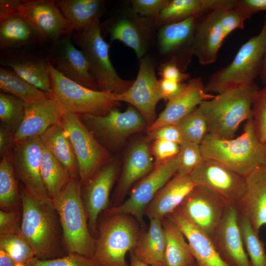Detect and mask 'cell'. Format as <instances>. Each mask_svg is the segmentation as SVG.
Returning a JSON list of instances; mask_svg holds the SVG:
<instances>
[{
	"label": "cell",
	"instance_id": "40",
	"mask_svg": "<svg viewBox=\"0 0 266 266\" xmlns=\"http://www.w3.org/2000/svg\"><path fill=\"white\" fill-rule=\"evenodd\" d=\"M26 103L6 93H0V125L14 135L25 115Z\"/></svg>",
	"mask_w": 266,
	"mask_h": 266
},
{
	"label": "cell",
	"instance_id": "53",
	"mask_svg": "<svg viewBox=\"0 0 266 266\" xmlns=\"http://www.w3.org/2000/svg\"><path fill=\"white\" fill-rule=\"evenodd\" d=\"M235 6L248 19L259 12H266V0H238Z\"/></svg>",
	"mask_w": 266,
	"mask_h": 266
},
{
	"label": "cell",
	"instance_id": "25",
	"mask_svg": "<svg viewBox=\"0 0 266 266\" xmlns=\"http://www.w3.org/2000/svg\"><path fill=\"white\" fill-rule=\"evenodd\" d=\"M166 217L181 230L199 266H229L220 257L212 239L179 208Z\"/></svg>",
	"mask_w": 266,
	"mask_h": 266
},
{
	"label": "cell",
	"instance_id": "41",
	"mask_svg": "<svg viewBox=\"0 0 266 266\" xmlns=\"http://www.w3.org/2000/svg\"><path fill=\"white\" fill-rule=\"evenodd\" d=\"M0 249L7 253L17 266H27L35 257L33 250L20 232L0 235Z\"/></svg>",
	"mask_w": 266,
	"mask_h": 266
},
{
	"label": "cell",
	"instance_id": "15",
	"mask_svg": "<svg viewBox=\"0 0 266 266\" xmlns=\"http://www.w3.org/2000/svg\"><path fill=\"white\" fill-rule=\"evenodd\" d=\"M154 65L148 58L140 59L138 73L125 92L117 94V100L124 101L134 107L145 119L148 127L156 120L157 103L162 99Z\"/></svg>",
	"mask_w": 266,
	"mask_h": 266
},
{
	"label": "cell",
	"instance_id": "30",
	"mask_svg": "<svg viewBox=\"0 0 266 266\" xmlns=\"http://www.w3.org/2000/svg\"><path fill=\"white\" fill-rule=\"evenodd\" d=\"M41 43L30 24L19 13L0 21V49H19Z\"/></svg>",
	"mask_w": 266,
	"mask_h": 266
},
{
	"label": "cell",
	"instance_id": "35",
	"mask_svg": "<svg viewBox=\"0 0 266 266\" xmlns=\"http://www.w3.org/2000/svg\"><path fill=\"white\" fill-rule=\"evenodd\" d=\"M227 0H171L161 10L155 22L164 25L192 16H200Z\"/></svg>",
	"mask_w": 266,
	"mask_h": 266
},
{
	"label": "cell",
	"instance_id": "17",
	"mask_svg": "<svg viewBox=\"0 0 266 266\" xmlns=\"http://www.w3.org/2000/svg\"><path fill=\"white\" fill-rule=\"evenodd\" d=\"M46 58L53 66L67 79L86 88L100 90L86 56L80 49L76 48L69 35L52 43Z\"/></svg>",
	"mask_w": 266,
	"mask_h": 266
},
{
	"label": "cell",
	"instance_id": "8",
	"mask_svg": "<svg viewBox=\"0 0 266 266\" xmlns=\"http://www.w3.org/2000/svg\"><path fill=\"white\" fill-rule=\"evenodd\" d=\"M49 63L53 97L68 111L79 116L103 115L120 106L117 94L79 85L62 75Z\"/></svg>",
	"mask_w": 266,
	"mask_h": 266
},
{
	"label": "cell",
	"instance_id": "51",
	"mask_svg": "<svg viewBox=\"0 0 266 266\" xmlns=\"http://www.w3.org/2000/svg\"><path fill=\"white\" fill-rule=\"evenodd\" d=\"M159 74L162 78L183 83L190 77V74L185 73L174 61H169L160 66Z\"/></svg>",
	"mask_w": 266,
	"mask_h": 266
},
{
	"label": "cell",
	"instance_id": "31",
	"mask_svg": "<svg viewBox=\"0 0 266 266\" xmlns=\"http://www.w3.org/2000/svg\"><path fill=\"white\" fill-rule=\"evenodd\" d=\"M39 137L43 144L68 170L71 178L79 179L76 157L61 122L49 128Z\"/></svg>",
	"mask_w": 266,
	"mask_h": 266
},
{
	"label": "cell",
	"instance_id": "50",
	"mask_svg": "<svg viewBox=\"0 0 266 266\" xmlns=\"http://www.w3.org/2000/svg\"><path fill=\"white\" fill-rule=\"evenodd\" d=\"M180 145L171 141L157 140L154 141L152 154L156 158V162L166 161L176 157L179 153Z\"/></svg>",
	"mask_w": 266,
	"mask_h": 266
},
{
	"label": "cell",
	"instance_id": "38",
	"mask_svg": "<svg viewBox=\"0 0 266 266\" xmlns=\"http://www.w3.org/2000/svg\"><path fill=\"white\" fill-rule=\"evenodd\" d=\"M0 92L11 95L23 101L25 103L44 98H53L46 93L31 85L8 68H0Z\"/></svg>",
	"mask_w": 266,
	"mask_h": 266
},
{
	"label": "cell",
	"instance_id": "55",
	"mask_svg": "<svg viewBox=\"0 0 266 266\" xmlns=\"http://www.w3.org/2000/svg\"><path fill=\"white\" fill-rule=\"evenodd\" d=\"M22 0H0V21L17 13Z\"/></svg>",
	"mask_w": 266,
	"mask_h": 266
},
{
	"label": "cell",
	"instance_id": "5",
	"mask_svg": "<svg viewBox=\"0 0 266 266\" xmlns=\"http://www.w3.org/2000/svg\"><path fill=\"white\" fill-rule=\"evenodd\" d=\"M102 214L97 223L93 259L99 266H129L126 255L134 248L141 233L137 221L131 215L106 210Z\"/></svg>",
	"mask_w": 266,
	"mask_h": 266
},
{
	"label": "cell",
	"instance_id": "33",
	"mask_svg": "<svg viewBox=\"0 0 266 266\" xmlns=\"http://www.w3.org/2000/svg\"><path fill=\"white\" fill-rule=\"evenodd\" d=\"M56 3L73 32L100 19L104 1L100 0H58Z\"/></svg>",
	"mask_w": 266,
	"mask_h": 266
},
{
	"label": "cell",
	"instance_id": "16",
	"mask_svg": "<svg viewBox=\"0 0 266 266\" xmlns=\"http://www.w3.org/2000/svg\"><path fill=\"white\" fill-rule=\"evenodd\" d=\"M227 203L211 190L196 186L178 208L212 239L222 220Z\"/></svg>",
	"mask_w": 266,
	"mask_h": 266
},
{
	"label": "cell",
	"instance_id": "48",
	"mask_svg": "<svg viewBox=\"0 0 266 266\" xmlns=\"http://www.w3.org/2000/svg\"><path fill=\"white\" fill-rule=\"evenodd\" d=\"M147 140H162L171 141L180 144L184 138L176 125H167L146 132Z\"/></svg>",
	"mask_w": 266,
	"mask_h": 266
},
{
	"label": "cell",
	"instance_id": "12",
	"mask_svg": "<svg viewBox=\"0 0 266 266\" xmlns=\"http://www.w3.org/2000/svg\"><path fill=\"white\" fill-rule=\"evenodd\" d=\"M189 175L196 186L211 190L228 203L237 206L245 192V177L215 160L204 159Z\"/></svg>",
	"mask_w": 266,
	"mask_h": 266
},
{
	"label": "cell",
	"instance_id": "59",
	"mask_svg": "<svg viewBox=\"0 0 266 266\" xmlns=\"http://www.w3.org/2000/svg\"><path fill=\"white\" fill-rule=\"evenodd\" d=\"M191 266H199L198 265V264L196 262L195 264H194L193 265H192Z\"/></svg>",
	"mask_w": 266,
	"mask_h": 266
},
{
	"label": "cell",
	"instance_id": "21",
	"mask_svg": "<svg viewBox=\"0 0 266 266\" xmlns=\"http://www.w3.org/2000/svg\"><path fill=\"white\" fill-rule=\"evenodd\" d=\"M199 17L192 16L163 25L159 33L160 51L170 55V61L175 62L183 71L193 56V41Z\"/></svg>",
	"mask_w": 266,
	"mask_h": 266
},
{
	"label": "cell",
	"instance_id": "14",
	"mask_svg": "<svg viewBox=\"0 0 266 266\" xmlns=\"http://www.w3.org/2000/svg\"><path fill=\"white\" fill-rule=\"evenodd\" d=\"M18 13L32 27L41 42L52 43L72 33L53 0H22Z\"/></svg>",
	"mask_w": 266,
	"mask_h": 266
},
{
	"label": "cell",
	"instance_id": "24",
	"mask_svg": "<svg viewBox=\"0 0 266 266\" xmlns=\"http://www.w3.org/2000/svg\"><path fill=\"white\" fill-rule=\"evenodd\" d=\"M215 96L204 90L202 79L200 77L191 79L185 90L168 102L155 122L146 129L148 132L167 125H175L179 121L198 107L206 100Z\"/></svg>",
	"mask_w": 266,
	"mask_h": 266
},
{
	"label": "cell",
	"instance_id": "43",
	"mask_svg": "<svg viewBox=\"0 0 266 266\" xmlns=\"http://www.w3.org/2000/svg\"><path fill=\"white\" fill-rule=\"evenodd\" d=\"M179 145V164L175 175H188L202 162L204 158L200 145L184 139Z\"/></svg>",
	"mask_w": 266,
	"mask_h": 266
},
{
	"label": "cell",
	"instance_id": "52",
	"mask_svg": "<svg viewBox=\"0 0 266 266\" xmlns=\"http://www.w3.org/2000/svg\"><path fill=\"white\" fill-rule=\"evenodd\" d=\"M187 83L161 78L158 81L159 89L162 99L168 101L181 93L186 88Z\"/></svg>",
	"mask_w": 266,
	"mask_h": 266
},
{
	"label": "cell",
	"instance_id": "3",
	"mask_svg": "<svg viewBox=\"0 0 266 266\" xmlns=\"http://www.w3.org/2000/svg\"><path fill=\"white\" fill-rule=\"evenodd\" d=\"M259 89L254 82L202 101L199 107L206 119L208 133L218 138H233L240 125L253 119L252 105Z\"/></svg>",
	"mask_w": 266,
	"mask_h": 266
},
{
	"label": "cell",
	"instance_id": "20",
	"mask_svg": "<svg viewBox=\"0 0 266 266\" xmlns=\"http://www.w3.org/2000/svg\"><path fill=\"white\" fill-rule=\"evenodd\" d=\"M237 206L227 203L212 240L222 259L229 266H252L239 230Z\"/></svg>",
	"mask_w": 266,
	"mask_h": 266
},
{
	"label": "cell",
	"instance_id": "19",
	"mask_svg": "<svg viewBox=\"0 0 266 266\" xmlns=\"http://www.w3.org/2000/svg\"><path fill=\"white\" fill-rule=\"evenodd\" d=\"M238 0H227L223 4L199 17L194 34L192 50L199 62L203 65L214 63L225 39L221 30L222 15L227 8L234 6Z\"/></svg>",
	"mask_w": 266,
	"mask_h": 266
},
{
	"label": "cell",
	"instance_id": "28",
	"mask_svg": "<svg viewBox=\"0 0 266 266\" xmlns=\"http://www.w3.org/2000/svg\"><path fill=\"white\" fill-rule=\"evenodd\" d=\"M195 186L189 175H175L157 193L146 207L144 215L149 220H162L179 207Z\"/></svg>",
	"mask_w": 266,
	"mask_h": 266
},
{
	"label": "cell",
	"instance_id": "47",
	"mask_svg": "<svg viewBox=\"0 0 266 266\" xmlns=\"http://www.w3.org/2000/svg\"><path fill=\"white\" fill-rule=\"evenodd\" d=\"M169 0H133L132 9L135 14L156 19Z\"/></svg>",
	"mask_w": 266,
	"mask_h": 266
},
{
	"label": "cell",
	"instance_id": "42",
	"mask_svg": "<svg viewBox=\"0 0 266 266\" xmlns=\"http://www.w3.org/2000/svg\"><path fill=\"white\" fill-rule=\"evenodd\" d=\"M175 125L185 140L199 145L208 133L206 119L199 106Z\"/></svg>",
	"mask_w": 266,
	"mask_h": 266
},
{
	"label": "cell",
	"instance_id": "54",
	"mask_svg": "<svg viewBox=\"0 0 266 266\" xmlns=\"http://www.w3.org/2000/svg\"><path fill=\"white\" fill-rule=\"evenodd\" d=\"M16 141L14 134L2 125H0V157L2 158L13 150Z\"/></svg>",
	"mask_w": 266,
	"mask_h": 266
},
{
	"label": "cell",
	"instance_id": "37",
	"mask_svg": "<svg viewBox=\"0 0 266 266\" xmlns=\"http://www.w3.org/2000/svg\"><path fill=\"white\" fill-rule=\"evenodd\" d=\"M41 174L48 194L53 201L71 178L68 170L43 144Z\"/></svg>",
	"mask_w": 266,
	"mask_h": 266
},
{
	"label": "cell",
	"instance_id": "39",
	"mask_svg": "<svg viewBox=\"0 0 266 266\" xmlns=\"http://www.w3.org/2000/svg\"><path fill=\"white\" fill-rule=\"evenodd\" d=\"M238 222L243 245L251 266H266L264 243L260 239L250 221L238 213Z\"/></svg>",
	"mask_w": 266,
	"mask_h": 266
},
{
	"label": "cell",
	"instance_id": "4",
	"mask_svg": "<svg viewBox=\"0 0 266 266\" xmlns=\"http://www.w3.org/2000/svg\"><path fill=\"white\" fill-rule=\"evenodd\" d=\"M79 179L71 178L53 203L58 213L67 253L93 259L96 238L89 229Z\"/></svg>",
	"mask_w": 266,
	"mask_h": 266
},
{
	"label": "cell",
	"instance_id": "1",
	"mask_svg": "<svg viewBox=\"0 0 266 266\" xmlns=\"http://www.w3.org/2000/svg\"><path fill=\"white\" fill-rule=\"evenodd\" d=\"M19 189L20 233L32 247L35 257L47 260L67 255L59 216L53 202L38 199L21 185Z\"/></svg>",
	"mask_w": 266,
	"mask_h": 266
},
{
	"label": "cell",
	"instance_id": "57",
	"mask_svg": "<svg viewBox=\"0 0 266 266\" xmlns=\"http://www.w3.org/2000/svg\"><path fill=\"white\" fill-rule=\"evenodd\" d=\"M129 255L130 258L129 266H152L143 262L132 251L129 252Z\"/></svg>",
	"mask_w": 266,
	"mask_h": 266
},
{
	"label": "cell",
	"instance_id": "18",
	"mask_svg": "<svg viewBox=\"0 0 266 266\" xmlns=\"http://www.w3.org/2000/svg\"><path fill=\"white\" fill-rule=\"evenodd\" d=\"M118 172L117 164L111 158L86 184L82 186L83 201L89 229L93 236L98 234L97 223L100 216L108 208L110 194Z\"/></svg>",
	"mask_w": 266,
	"mask_h": 266
},
{
	"label": "cell",
	"instance_id": "9",
	"mask_svg": "<svg viewBox=\"0 0 266 266\" xmlns=\"http://www.w3.org/2000/svg\"><path fill=\"white\" fill-rule=\"evenodd\" d=\"M61 106V124L72 144L77 161L79 180L83 186L109 161L110 155L86 127L79 115Z\"/></svg>",
	"mask_w": 266,
	"mask_h": 266
},
{
	"label": "cell",
	"instance_id": "34",
	"mask_svg": "<svg viewBox=\"0 0 266 266\" xmlns=\"http://www.w3.org/2000/svg\"><path fill=\"white\" fill-rule=\"evenodd\" d=\"M162 223L166 237V266H191L196 262L181 230L170 219L165 217Z\"/></svg>",
	"mask_w": 266,
	"mask_h": 266
},
{
	"label": "cell",
	"instance_id": "46",
	"mask_svg": "<svg viewBox=\"0 0 266 266\" xmlns=\"http://www.w3.org/2000/svg\"><path fill=\"white\" fill-rule=\"evenodd\" d=\"M235 5L226 9L222 15L220 25L224 38L234 30L244 28L247 18Z\"/></svg>",
	"mask_w": 266,
	"mask_h": 266
},
{
	"label": "cell",
	"instance_id": "23",
	"mask_svg": "<svg viewBox=\"0 0 266 266\" xmlns=\"http://www.w3.org/2000/svg\"><path fill=\"white\" fill-rule=\"evenodd\" d=\"M61 106L54 98L26 103L24 118L14 135L16 142L39 137L52 126L61 123Z\"/></svg>",
	"mask_w": 266,
	"mask_h": 266
},
{
	"label": "cell",
	"instance_id": "58",
	"mask_svg": "<svg viewBox=\"0 0 266 266\" xmlns=\"http://www.w3.org/2000/svg\"><path fill=\"white\" fill-rule=\"evenodd\" d=\"M259 77L261 82L265 85L266 84V53L264 58L260 72L259 74Z\"/></svg>",
	"mask_w": 266,
	"mask_h": 266
},
{
	"label": "cell",
	"instance_id": "26",
	"mask_svg": "<svg viewBox=\"0 0 266 266\" xmlns=\"http://www.w3.org/2000/svg\"><path fill=\"white\" fill-rule=\"evenodd\" d=\"M154 166L147 143L137 141L132 145L126 154L122 173L114 192L113 206L122 203L133 185L150 173Z\"/></svg>",
	"mask_w": 266,
	"mask_h": 266
},
{
	"label": "cell",
	"instance_id": "2",
	"mask_svg": "<svg viewBox=\"0 0 266 266\" xmlns=\"http://www.w3.org/2000/svg\"><path fill=\"white\" fill-rule=\"evenodd\" d=\"M200 147L204 159L219 162L244 177L266 166V144L259 138L253 119L246 122L237 137L220 138L208 133Z\"/></svg>",
	"mask_w": 266,
	"mask_h": 266
},
{
	"label": "cell",
	"instance_id": "10",
	"mask_svg": "<svg viewBox=\"0 0 266 266\" xmlns=\"http://www.w3.org/2000/svg\"><path fill=\"white\" fill-rule=\"evenodd\" d=\"M80 117L108 151L118 148L130 135L148 128L144 118L132 105L123 112L115 109L103 115H83Z\"/></svg>",
	"mask_w": 266,
	"mask_h": 266
},
{
	"label": "cell",
	"instance_id": "11",
	"mask_svg": "<svg viewBox=\"0 0 266 266\" xmlns=\"http://www.w3.org/2000/svg\"><path fill=\"white\" fill-rule=\"evenodd\" d=\"M179 164V154L169 160L155 163L151 171L132 189L127 200L106 210L111 213L131 215L141 226H144L143 217L146 207L157 193L174 176Z\"/></svg>",
	"mask_w": 266,
	"mask_h": 266
},
{
	"label": "cell",
	"instance_id": "45",
	"mask_svg": "<svg viewBox=\"0 0 266 266\" xmlns=\"http://www.w3.org/2000/svg\"><path fill=\"white\" fill-rule=\"evenodd\" d=\"M27 266H99L92 258L76 253H68L58 258L41 260L34 257Z\"/></svg>",
	"mask_w": 266,
	"mask_h": 266
},
{
	"label": "cell",
	"instance_id": "36",
	"mask_svg": "<svg viewBox=\"0 0 266 266\" xmlns=\"http://www.w3.org/2000/svg\"><path fill=\"white\" fill-rule=\"evenodd\" d=\"M0 208L6 211H21L22 209L20 189L13 166L12 150L0 160Z\"/></svg>",
	"mask_w": 266,
	"mask_h": 266
},
{
	"label": "cell",
	"instance_id": "32",
	"mask_svg": "<svg viewBox=\"0 0 266 266\" xmlns=\"http://www.w3.org/2000/svg\"><path fill=\"white\" fill-rule=\"evenodd\" d=\"M144 19L123 18L110 29V40H118L133 49L137 58L143 57L147 50L149 29Z\"/></svg>",
	"mask_w": 266,
	"mask_h": 266
},
{
	"label": "cell",
	"instance_id": "13",
	"mask_svg": "<svg viewBox=\"0 0 266 266\" xmlns=\"http://www.w3.org/2000/svg\"><path fill=\"white\" fill-rule=\"evenodd\" d=\"M43 147V144L39 137L16 142L12 150L13 166L21 185L38 199L53 202L41 174Z\"/></svg>",
	"mask_w": 266,
	"mask_h": 266
},
{
	"label": "cell",
	"instance_id": "56",
	"mask_svg": "<svg viewBox=\"0 0 266 266\" xmlns=\"http://www.w3.org/2000/svg\"><path fill=\"white\" fill-rule=\"evenodd\" d=\"M0 266H17V265L7 253L0 249Z\"/></svg>",
	"mask_w": 266,
	"mask_h": 266
},
{
	"label": "cell",
	"instance_id": "27",
	"mask_svg": "<svg viewBox=\"0 0 266 266\" xmlns=\"http://www.w3.org/2000/svg\"><path fill=\"white\" fill-rule=\"evenodd\" d=\"M245 178V192L237 207L259 234L261 228L266 225V166L255 169Z\"/></svg>",
	"mask_w": 266,
	"mask_h": 266
},
{
	"label": "cell",
	"instance_id": "44",
	"mask_svg": "<svg viewBox=\"0 0 266 266\" xmlns=\"http://www.w3.org/2000/svg\"><path fill=\"white\" fill-rule=\"evenodd\" d=\"M252 112V119L257 135L266 144V84L262 89H259L255 95Z\"/></svg>",
	"mask_w": 266,
	"mask_h": 266
},
{
	"label": "cell",
	"instance_id": "49",
	"mask_svg": "<svg viewBox=\"0 0 266 266\" xmlns=\"http://www.w3.org/2000/svg\"><path fill=\"white\" fill-rule=\"evenodd\" d=\"M22 212L0 210V235L20 232Z\"/></svg>",
	"mask_w": 266,
	"mask_h": 266
},
{
	"label": "cell",
	"instance_id": "29",
	"mask_svg": "<svg viewBox=\"0 0 266 266\" xmlns=\"http://www.w3.org/2000/svg\"><path fill=\"white\" fill-rule=\"evenodd\" d=\"M166 237L162 220L150 219L147 231L141 233L132 250L144 263L152 266H166Z\"/></svg>",
	"mask_w": 266,
	"mask_h": 266
},
{
	"label": "cell",
	"instance_id": "22",
	"mask_svg": "<svg viewBox=\"0 0 266 266\" xmlns=\"http://www.w3.org/2000/svg\"><path fill=\"white\" fill-rule=\"evenodd\" d=\"M0 64L39 90L52 95L50 63L47 58L38 57L19 50L2 51Z\"/></svg>",
	"mask_w": 266,
	"mask_h": 266
},
{
	"label": "cell",
	"instance_id": "7",
	"mask_svg": "<svg viewBox=\"0 0 266 266\" xmlns=\"http://www.w3.org/2000/svg\"><path fill=\"white\" fill-rule=\"evenodd\" d=\"M101 32L100 19H97L84 29L73 32V39L86 56L100 90L122 94L134 80L123 79L118 75L110 60L109 45Z\"/></svg>",
	"mask_w": 266,
	"mask_h": 266
},
{
	"label": "cell",
	"instance_id": "6",
	"mask_svg": "<svg viewBox=\"0 0 266 266\" xmlns=\"http://www.w3.org/2000/svg\"><path fill=\"white\" fill-rule=\"evenodd\" d=\"M266 53V15L261 31L242 45L232 62L213 73L204 85L208 94L227 90L254 82L259 76Z\"/></svg>",
	"mask_w": 266,
	"mask_h": 266
}]
</instances>
